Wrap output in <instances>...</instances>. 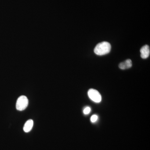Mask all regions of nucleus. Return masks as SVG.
I'll use <instances>...</instances> for the list:
<instances>
[{"label":"nucleus","mask_w":150,"mask_h":150,"mask_svg":"<svg viewBox=\"0 0 150 150\" xmlns=\"http://www.w3.org/2000/svg\"><path fill=\"white\" fill-rule=\"evenodd\" d=\"M111 48L110 43L106 41H103L96 45L94 51L96 55L103 56L108 54L111 50Z\"/></svg>","instance_id":"nucleus-1"},{"label":"nucleus","mask_w":150,"mask_h":150,"mask_svg":"<svg viewBox=\"0 0 150 150\" xmlns=\"http://www.w3.org/2000/svg\"><path fill=\"white\" fill-rule=\"evenodd\" d=\"M28 104V100L25 96H21L18 98L17 100L16 108L19 111L24 110L27 108Z\"/></svg>","instance_id":"nucleus-2"},{"label":"nucleus","mask_w":150,"mask_h":150,"mask_svg":"<svg viewBox=\"0 0 150 150\" xmlns=\"http://www.w3.org/2000/svg\"><path fill=\"white\" fill-rule=\"evenodd\" d=\"M88 94L89 98L94 102L97 103H99L101 102L102 99L101 95L96 90L90 89L89 90Z\"/></svg>","instance_id":"nucleus-3"},{"label":"nucleus","mask_w":150,"mask_h":150,"mask_svg":"<svg viewBox=\"0 0 150 150\" xmlns=\"http://www.w3.org/2000/svg\"><path fill=\"white\" fill-rule=\"evenodd\" d=\"M140 52H141V56L142 59H147L150 55L149 46L147 45L143 46L140 50Z\"/></svg>","instance_id":"nucleus-4"},{"label":"nucleus","mask_w":150,"mask_h":150,"mask_svg":"<svg viewBox=\"0 0 150 150\" xmlns=\"http://www.w3.org/2000/svg\"><path fill=\"white\" fill-rule=\"evenodd\" d=\"M132 66V61L131 59H127L125 62L120 63L119 67L122 70L126 69L131 68Z\"/></svg>","instance_id":"nucleus-5"},{"label":"nucleus","mask_w":150,"mask_h":150,"mask_svg":"<svg viewBox=\"0 0 150 150\" xmlns=\"http://www.w3.org/2000/svg\"><path fill=\"white\" fill-rule=\"evenodd\" d=\"M33 125V121L31 119L28 120L23 127V131L26 133H28L31 131Z\"/></svg>","instance_id":"nucleus-6"},{"label":"nucleus","mask_w":150,"mask_h":150,"mask_svg":"<svg viewBox=\"0 0 150 150\" xmlns=\"http://www.w3.org/2000/svg\"><path fill=\"white\" fill-rule=\"evenodd\" d=\"M91 110V108L90 107H86L83 110L84 114H85V115H87L90 112Z\"/></svg>","instance_id":"nucleus-7"},{"label":"nucleus","mask_w":150,"mask_h":150,"mask_svg":"<svg viewBox=\"0 0 150 150\" xmlns=\"http://www.w3.org/2000/svg\"><path fill=\"white\" fill-rule=\"evenodd\" d=\"M98 118V116L96 115H93L91 118V121L92 123H95L97 121Z\"/></svg>","instance_id":"nucleus-8"}]
</instances>
